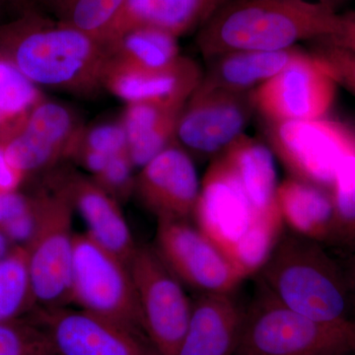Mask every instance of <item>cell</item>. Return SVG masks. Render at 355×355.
I'll return each instance as SVG.
<instances>
[{
  "instance_id": "6da1fadb",
  "label": "cell",
  "mask_w": 355,
  "mask_h": 355,
  "mask_svg": "<svg viewBox=\"0 0 355 355\" xmlns=\"http://www.w3.org/2000/svg\"><path fill=\"white\" fill-rule=\"evenodd\" d=\"M0 55L41 87L79 97L104 89L111 55L106 43L41 11L0 23Z\"/></svg>"
},
{
  "instance_id": "7a4b0ae2",
  "label": "cell",
  "mask_w": 355,
  "mask_h": 355,
  "mask_svg": "<svg viewBox=\"0 0 355 355\" xmlns=\"http://www.w3.org/2000/svg\"><path fill=\"white\" fill-rule=\"evenodd\" d=\"M340 20L321 2L230 0L198 30L197 46L205 60L231 51L286 50L333 36Z\"/></svg>"
},
{
  "instance_id": "3957f363",
  "label": "cell",
  "mask_w": 355,
  "mask_h": 355,
  "mask_svg": "<svg viewBox=\"0 0 355 355\" xmlns=\"http://www.w3.org/2000/svg\"><path fill=\"white\" fill-rule=\"evenodd\" d=\"M256 275L277 302L298 314L327 323L355 321L345 268L321 243L284 231Z\"/></svg>"
},
{
  "instance_id": "277c9868",
  "label": "cell",
  "mask_w": 355,
  "mask_h": 355,
  "mask_svg": "<svg viewBox=\"0 0 355 355\" xmlns=\"http://www.w3.org/2000/svg\"><path fill=\"white\" fill-rule=\"evenodd\" d=\"M193 218L247 277L259 272L284 233V225L257 211L222 155L210 161L200 181Z\"/></svg>"
},
{
  "instance_id": "5b68a950",
  "label": "cell",
  "mask_w": 355,
  "mask_h": 355,
  "mask_svg": "<svg viewBox=\"0 0 355 355\" xmlns=\"http://www.w3.org/2000/svg\"><path fill=\"white\" fill-rule=\"evenodd\" d=\"M235 355H355V321L311 319L280 304L260 286L245 308Z\"/></svg>"
},
{
  "instance_id": "8992f818",
  "label": "cell",
  "mask_w": 355,
  "mask_h": 355,
  "mask_svg": "<svg viewBox=\"0 0 355 355\" xmlns=\"http://www.w3.org/2000/svg\"><path fill=\"white\" fill-rule=\"evenodd\" d=\"M37 193L39 219L36 232L26 246L35 310L70 305L74 234L73 207L60 187Z\"/></svg>"
},
{
  "instance_id": "52a82bcc",
  "label": "cell",
  "mask_w": 355,
  "mask_h": 355,
  "mask_svg": "<svg viewBox=\"0 0 355 355\" xmlns=\"http://www.w3.org/2000/svg\"><path fill=\"white\" fill-rule=\"evenodd\" d=\"M70 304L146 335L130 266L86 233L74 236Z\"/></svg>"
},
{
  "instance_id": "ba28073f",
  "label": "cell",
  "mask_w": 355,
  "mask_h": 355,
  "mask_svg": "<svg viewBox=\"0 0 355 355\" xmlns=\"http://www.w3.org/2000/svg\"><path fill=\"white\" fill-rule=\"evenodd\" d=\"M266 137L291 177L330 193L343 158L355 144L349 127L328 118L268 123Z\"/></svg>"
},
{
  "instance_id": "9c48e42d",
  "label": "cell",
  "mask_w": 355,
  "mask_h": 355,
  "mask_svg": "<svg viewBox=\"0 0 355 355\" xmlns=\"http://www.w3.org/2000/svg\"><path fill=\"white\" fill-rule=\"evenodd\" d=\"M142 326L162 355H177L190 320L191 300L153 246L137 245L130 261Z\"/></svg>"
},
{
  "instance_id": "30bf717a",
  "label": "cell",
  "mask_w": 355,
  "mask_h": 355,
  "mask_svg": "<svg viewBox=\"0 0 355 355\" xmlns=\"http://www.w3.org/2000/svg\"><path fill=\"white\" fill-rule=\"evenodd\" d=\"M154 250L183 286L198 294L233 293L247 277L189 220H157Z\"/></svg>"
},
{
  "instance_id": "8fae6325",
  "label": "cell",
  "mask_w": 355,
  "mask_h": 355,
  "mask_svg": "<svg viewBox=\"0 0 355 355\" xmlns=\"http://www.w3.org/2000/svg\"><path fill=\"white\" fill-rule=\"evenodd\" d=\"M83 125L69 107L44 98L34 108L0 130V146L25 177L69 159Z\"/></svg>"
},
{
  "instance_id": "7c38bea8",
  "label": "cell",
  "mask_w": 355,
  "mask_h": 355,
  "mask_svg": "<svg viewBox=\"0 0 355 355\" xmlns=\"http://www.w3.org/2000/svg\"><path fill=\"white\" fill-rule=\"evenodd\" d=\"M252 93L229 92L200 83L180 114L177 144L191 156L210 161L218 157L246 135L256 111Z\"/></svg>"
},
{
  "instance_id": "4fadbf2b",
  "label": "cell",
  "mask_w": 355,
  "mask_h": 355,
  "mask_svg": "<svg viewBox=\"0 0 355 355\" xmlns=\"http://www.w3.org/2000/svg\"><path fill=\"white\" fill-rule=\"evenodd\" d=\"M336 84L312 53L301 50L282 71L252 93L254 109L268 123L327 118Z\"/></svg>"
},
{
  "instance_id": "5bb4252c",
  "label": "cell",
  "mask_w": 355,
  "mask_h": 355,
  "mask_svg": "<svg viewBox=\"0 0 355 355\" xmlns=\"http://www.w3.org/2000/svg\"><path fill=\"white\" fill-rule=\"evenodd\" d=\"M32 316L55 355H162L144 333L78 308L36 310Z\"/></svg>"
},
{
  "instance_id": "9a60e30c",
  "label": "cell",
  "mask_w": 355,
  "mask_h": 355,
  "mask_svg": "<svg viewBox=\"0 0 355 355\" xmlns=\"http://www.w3.org/2000/svg\"><path fill=\"white\" fill-rule=\"evenodd\" d=\"M200 191L193 157L176 141L135 175V193L157 220H189Z\"/></svg>"
},
{
  "instance_id": "2e32d148",
  "label": "cell",
  "mask_w": 355,
  "mask_h": 355,
  "mask_svg": "<svg viewBox=\"0 0 355 355\" xmlns=\"http://www.w3.org/2000/svg\"><path fill=\"white\" fill-rule=\"evenodd\" d=\"M203 70L187 57L158 70H142L110 60L104 89L125 104H153L168 108H184L200 85Z\"/></svg>"
},
{
  "instance_id": "e0dca14e",
  "label": "cell",
  "mask_w": 355,
  "mask_h": 355,
  "mask_svg": "<svg viewBox=\"0 0 355 355\" xmlns=\"http://www.w3.org/2000/svg\"><path fill=\"white\" fill-rule=\"evenodd\" d=\"M53 183L67 193L73 209L86 223V234L130 265L137 245L133 240L120 202L90 176L76 171L58 173Z\"/></svg>"
},
{
  "instance_id": "ac0fdd59",
  "label": "cell",
  "mask_w": 355,
  "mask_h": 355,
  "mask_svg": "<svg viewBox=\"0 0 355 355\" xmlns=\"http://www.w3.org/2000/svg\"><path fill=\"white\" fill-rule=\"evenodd\" d=\"M244 315L234 292L198 294L177 355H235Z\"/></svg>"
},
{
  "instance_id": "d6986e66",
  "label": "cell",
  "mask_w": 355,
  "mask_h": 355,
  "mask_svg": "<svg viewBox=\"0 0 355 355\" xmlns=\"http://www.w3.org/2000/svg\"><path fill=\"white\" fill-rule=\"evenodd\" d=\"M230 0H127L104 42L140 27L179 38L198 30Z\"/></svg>"
},
{
  "instance_id": "ffe728a7",
  "label": "cell",
  "mask_w": 355,
  "mask_h": 355,
  "mask_svg": "<svg viewBox=\"0 0 355 355\" xmlns=\"http://www.w3.org/2000/svg\"><path fill=\"white\" fill-rule=\"evenodd\" d=\"M301 50L238 51L207 60L200 85L234 93H252L282 71Z\"/></svg>"
},
{
  "instance_id": "44dd1931",
  "label": "cell",
  "mask_w": 355,
  "mask_h": 355,
  "mask_svg": "<svg viewBox=\"0 0 355 355\" xmlns=\"http://www.w3.org/2000/svg\"><path fill=\"white\" fill-rule=\"evenodd\" d=\"M233 168L254 209L266 220L282 224L277 205V170L270 147L247 135L221 154Z\"/></svg>"
},
{
  "instance_id": "7402d4cb",
  "label": "cell",
  "mask_w": 355,
  "mask_h": 355,
  "mask_svg": "<svg viewBox=\"0 0 355 355\" xmlns=\"http://www.w3.org/2000/svg\"><path fill=\"white\" fill-rule=\"evenodd\" d=\"M277 205L289 230L313 241L330 244L335 220L330 191L289 176L277 187Z\"/></svg>"
},
{
  "instance_id": "603a6c76",
  "label": "cell",
  "mask_w": 355,
  "mask_h": 355,
  "mask_svg": "<svg viewBox=\"0 0 355 355\" xmlns=\"http://www.w3.org/2000/svg\"><path fill=\"white\" fill-rule=\"evenodd\" d=\"M183 108L153 104H128L121 121L128 139V154L135 169H141L176 141Z\"/></svg>"
},
{
  "instance_id": "cb8c5ba5",
  "label": "cell",
  "mask_w": 355,
  "mask_h": 355,
  "mask_svg": "<svg viewBox=\"0 0 355 355\" xmlns=\"http://www.w3.org/2000/svg\"><path fill=\"white\" fill-rule=\"evenodd\" d=\"M178 38L161 30L140 27L107 42L111 60L133 69L158 70L181 57Z\"/></svg>"
},
{
  "instance_id": "d4e9b609",
  "label": "cell",
  "mask_w": 355,
  "mask_h": 355,
  "mask_svg": "<svg viewBox=\"0 0 355 355\" xmlns=\"http://www.w3.org/2000/svg\"><path fill=\"white\" fill-rule=\"evenodd\" d=\"M35 310L26 248L15 246L0 260V322Z\"/></svg>"
},
{
  "instance_id": "484cf974",
  "label": "cell",
  "mask_w": 355,
  "mask_h": 355,
  "mask_svg": "<svg viewBox=\"0 0 355 355\" xmlns=\"http://www.w3.org/2000/svg\"><path fill=\"white\" fill-rule=\"evenodd\" d=\"M127 0H44L58 20L104 42ZM105 43V42H104Z\"/></svg>"
},
{
  "instance_id": "4316f807",
  "label": "cell",
  "mask_w": 355,
  "mask_h": 355,
  "mask_svg": "<svg viewBox=\"0 0 355 355\" xmlns=\"http://www.w3.org/2000/svg\"><path fill=\"white\" fill-rule=\"evenodd\" d=\"M331 196L335 220L330 245L352 253L355 251V144L340 162Z\"/></svg>"
},
{
  "instance_id": "83f0119b",
  "label": "cell",
  "mask_w": 355,
  "mask_h": 355,
  "mask_svg": "<svg viewBox=\"0 0 355 355\" xmlns=\"http://www.w3.org/2000/svg\"><path fill=\"white\" fill-rule=\"evenodd\" d=\"M44 98L39 86L0 55V130L19 120Z\"/></svg>"
},
{
  "instance_id": "f1b7e54d",
  "label": "cell",
  "mask_w": 355,
  "mask_h": 355,
  "mask_svg": "<svg viewBox=\"0 0 355 355\" xmlns=\"http://www.w3.org/2000/svg\"><path fill=\"white\" fill-rule=\"evenodd\" d=\"M0 355H55L46 331L34 317L0 322Z\"/></svg>"
},
{
  "instance_id": "f546056e",
  "label": "cell",
  "mask_w": 355,
  "mask_h": 355,
  "mask_svg": "<svg viewBox=\"0 0 355 355\" xmlns=\"http://www.w3.org/2000/svg\"><path fill=\"white\" fill-rule=\"evenodd\" d=\"M77 148L90 149L108 156L128 153L127 133L121 119L89 127L83 125L72 153Z\"/></svg>"
},
{
  "instance_id": "4dcf8cb0",
  "label": "cell",
  "mask_w": 355,
  "mask_h": 355,
  "mask_svg": "<svg viewBox=\"0 0 355 355\" xmlns=\"http://www.w3.org/2000/svg\"><path fill=\"white\" fill-rule=\"evenodd\" d=\"M314 42L311 53L328 70L338 85L355 95V53L322 40Z\"/></svg>"
},
{
  "instance_id": "1f68e13d",
  "label": "cell",
  "mask_w": 355,
  "mask_h": 355,
  "mask_svg": "<svg viewBox=\"0 0 355 355\" xmlns=\"http://www.w3.org/2000/svg\"><path fill=\"white\" fill-rule=\"evenodd\" d=\"M135 169L128 154L121 153L112 156L104 170L91 178L116 202H125L135 193Z\"/></svg>"
},
{
  "instance_id": "d6a6232c",
  "label": "cell",
  "mask_w": 355,
  "mask_h": 355,
  "mask_svg": "<svg viewBox=\"0 0 355 355\" xmlns=\"http://www.w3.org/2000/svg\"><path fill=\"white\" fill-rule=\"evenodd\" d=\"M34 197L15 191L0 193V227L32 209Z\"/></svg>"
},
{
  "instance_id": "836d02e7",
  "label": "cell",
  "mask_w": 355,
  "mask_h": 355,
  "mask_svg": "<svg viewBox=\"0 0 355 355\" xmlns=\"http://www.w3.org/2000/svg\"><path fill=\"white\" fill-rule=\"evenodd\" d=\"M319 40L355 53V12L342 15L338 32L328 38Z\"/></svg>"
},
{
  "instance_id": "e575fe53",
  "label": "cell",
  "mask_w": 355,
  "mask_h": 355,
  "mask_svg": "<svg viewBox=\"0 0 355 355\" xmlns=\"http://www.w3.org/2000/svg\"><path fill=\"white\" fill-rule=\"evenodd\" d=\"M25 178L11 164L3 148L0 146V193L17 191Z\"/></svg>"
},
{
  "instance_id": "d590c367",
  "label": "cell",
  "mask_w": 355,
  "mask_h": 355,
  "mask_svg": "<svg viewBox=\"0 0 355 355\" xmlns=\"http://www.w3.org/2000/svg\"><path fill=\"white\" fill-rule=\"evenodd\" d=\"M9 7L13 8L18 16L21 14L40 11V6H44V0H6Z\"/></svg>"
},
{
  "instance_id": "8d00e7d4",
  "label": "cell",
  "mask_w": 355,
  "mask_h": 355,
  "mask_svg": "<svg viewBox=\"0 0 355 355\" xmlns=\"http://www.w3.org/2000/svg\"><path fill=\"white\" fill-rule=\"evenodd\" d=\"M352 258L349 259V263L345 266V272L347 275V282H349L350 295H352V304L355 311V251L352 252Z\"/></svg>"
},
{
  "instance_id": "74e56055",
  "label": "cell",
  "mask_w": 355,
  "mask_h": 355,
  "mask_svg": "<svg viewBox=\"0 0 355 355\" xmlns=\"http://www.w3.org/2000/svg\"><path fill=\"white\" fill-rule=\"evenodd\" d=\"M14 247L15 246H13L12 243L9 241L8 238L0 230V260L10 253Z\"/></svg>"
},
{
  "instance_id": "f35d334b",
  "label": "cell",
  "mask_w": 355,
  "mask_h": 355,
  "mask_svg": "<svg viewBox=\"0 0 355 355\" xmlns=\"http://www.w3.org/2000/svg\"><path fill=\"white\" fill-rule=\"evenodd\" d=\"M7 6H8V4H7L6 0H0V17H1V14Z\"/></svg>"
},
{
  "instance_id": "ab89813d",
  "label": "cell",
  "mask_w": 355,
  "mask_h": 355,
  "mask_svg": "<svg viewBox=\"0 0 355 355\" xmlns=\"http://www.w3.org/2000/svg\"><path fill=\"white\" fill-rule=\"evenodd\" d=\"M320 2H321V3L327 4L326 0H321V1H320ZM327 6H328V4H327Z\"/></svg>"
}]
</instances>
